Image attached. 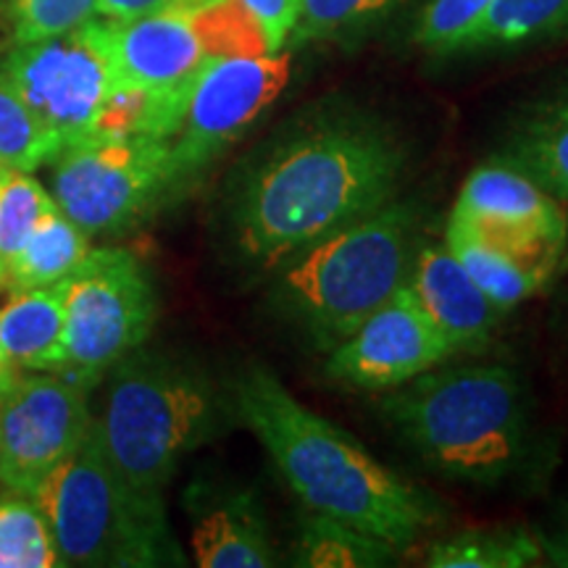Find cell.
<instances>
[{"label":"cell","instance_id":"1","mask_svg":"<svg viewBox=\"0 0 568 568\" xmlns=\"http://www.w3.org/2000/svg\"><path fill=\"white\" fill-rule=\"evenodd\" d=\"M410 153L385 119L305 113L234 176L226 222L247 264L276 268L339 226L395 201Z\"/></svg>","mask_w":568,"mask_h":568},{"label":"cell","instance_id":"2","mask_svg":"<svg viewBox=\"0 0 568 568\" xmlns=\"http://www.w3.org/2000/svg\"><path fill=\"white\" fill-rule=\"evenodd\" d=\"M240 426L264 445L301 506L339 518L406 552L443 521V506L379 464L329 418L303 406L264 364L226 376Z\"/></svg>","mask_w":568,"mask_h":568},{"label":"cell","instance_id":"3","mask_svg":"<svg viewBox=\"0 0 568 568\" xmlns=\"http://www.w3.org/2000/svg\"><path fill=\"white\" fill-rule=\"evenodd\" d=\"M382 422L437 477L495 489L535 458L524 379L503 364L435 366L376 403Z\"/></svg>","mask_w":568,"mask_h":568},{"label":"cell","instance_id":"4","mask_svg":"<svg viewBox=\"0 0 568 568\" xmlns=\"http://www.w3.org/2000/svg\"><path fill=\"white\" fill-rule=\"evenodd\" d=\"M109 374L95 422L113 466L142 493L163 495L190 453L240 426L226 379L195 355L140 345Z\"/></svg>","mask_w":568,"mask_h":568},{"label":"cell","instance_id":"5","mask_svg":"<svg viewBox=\"0 0 568 568\" xmlns=\"http://www.w3.org/2000/svg\"><path fill=\"white\" fill-rule=\"evenodd\" d=\"M418 247L422 213L389 201L276 268L272 308L326 355L408 284Z\"/></svg>","mask_w":568,"mask_h":568},{"label":"cell","instance_id":"6","mask_svg":"<svg viewBox=\"0 0 568 568\" xmlns=\"http://www.w3.org/2000/svg\"><path fill=\"white\" fill-rule=\"evenodd\" d=\"M34 506L51 529L61 566H184L159 493L130 485L105 453L98 422L71 456L34 489Z\"/></svg>","mask_w":568,"mask_h":568},{"label":"cell","instance_id":"7","mask_svg":"<svg viewBox=\"0 0 568 568\" xmlns=\"http://www.w3.org/2000/svg\"><path fill=\"white\" fill-rule=\"evenodd\" d=\"M51 163L53 201L90 237L130 232L184 195L172 140L153 134L92 138Z\"/></svg>","mask_w":568,"mask_h":568},{"label":"cell","instance_id":"8","mask_svg":"<svg viewBox=\"0 0 568 568\" xmlns=\"http://www.w3.org/2000/svg\"><path fill=\"white\" fill-rule=\"evenodd\" d=\"M67 368L95 387L126 353L145 345L159 318V287L140 255L126 247H92L63 280Z\"/></svg>","mask_w":568,"mask_h":568},{"label":"cell","instance_id":"9","mask_svg":"<svg viewBox=\"0 0 568 568\" xmlns=\"http://www.w3.org/2000/svg\"><path fill=\"white\" fill-rule=\"evenodd\" d=\"M293 74L290 53L211 55L190 90L172 153L187 193L226 148H232L272 105Z\"/></svg>","mask_w":568,"mask_h":568},{"label":"cell","instance_id":"10","mask_svg":"<svg viewBox=\"0 0 568 568\" xmlns=\"http://www.w3.org/2000/svg\"><path fill=\"white\" fill-rule=\"evenodd\" d=\"M0 71L61 148L92 138L113 90L92 19L55 38L17 45Z\"/></svg>","mask_w":568,"mask_h":568},{"label":"cell","instance_id":"11","mask_svg":"<svg viewBox=\"0 0 568 568\" xmlns=\"http://www.w3.org/2000/svg\"><path fill=\"white\" fill-rule=\"evenodd\" d=\"M88 385L55 372H24L0 403V485L32 497L95 418Z\"/></svg>","mask_w":568,"mask_h":568},{"label":"cell","instance_id":"12","mask_svg":"<svg viewBox=\"0 0 568 568\" xmlns=\"http://www.w3.org/2000/svg\"><path fill=\"white\" fill-rule=\"evenodd\" d=\"M450 345L403 284L351 337L326 353V376L355 389L385 393L450 361Z\"/></svg>","mask_w":568,"mask_h":568},{"label":"cell","instance_id":"13","mask_svg":"<svg viewBox=\"0 0 568 568\" xmlns=\"http://www.w3.org/2000/svg\"><path fill=\"white\" fill-rule=\"evenodd\" d=\"M113 88L159 98L184 116L190 90L211 59L195 11L140 19H92Z\"/></svg>","mask_w":568,"mask_h":568},{"label":"cell","instance_id":"14","mask_svg":"<svg viewBox=\"0 0 568 568\" xmlns=\"http://www.w3.org/2000/svg\"><path fill=\"white\" fill-rule=\"evenodd\" d=\"M450 219L489 243L558 266L568 245V216L558 197L503 159L468 174Z\"/></svg>","mask_w":568,"mask_h":568},{"label":"cell","instance_id":"15","mask_svg":"<svg viewBox=\"0 0 568 568\" xmlns=\"http://www.w3.org/2000/svg\"><path fill=\"white\" fill-rule=\"evenodd\" d=\"M193 558L203 568H268L280 564L261 495L226 477L193 479L182 495Z\"/></svg>","mask_w":568,"mask_h":568},{"label":"cell","instance_id":"16","mask_svg":"<svg viewBox=\"0 0 568 568\" xmlns=\"http://www.w3.org/2000/svg\"><path fill=\"white\" fill-rule=\"evenodd\" d=\"M408 287L458 355L489 345L503 311L481 293L447 245L418 247Z\"/></svg>","mask_w":568,"mask_h":568},{"label":"cell","instance_id":"17","mask_svg":"<svg viewBox=\"0 0 568 568\" xmlns=\"http://www.w3.org/2000/svg\"><path fill=\"white\" fill-rule=\"evenodd\" d=\"M0 337L19 372L67 368V303L63 280L45 287L11 290L0 305Z\"/></svg>","mask_w":568,"mask_h":568},{"label":"cell","instance_id":"18","mask_svg":"<svg viewBox=\"0 0 568 568\" xmlns=\"http://www.w3.org/2000/svg\"><path fill=\"white\" fill-rule=\"evenodd\" d=\"M445 245L503 314L535 297L558 268L556 261L535 258V255L489 243L481 234L453 219H447Z\"/></svg>","mask_w":568,"mask_h":568},{"label":"cell","instance_id":"19","mask_svg":"<svg viewBox=\"0 0 568 568\" xmlns=\"http://www.w3.org/2000/svg\"><path fill=\"white\" fill-rule=\"evenodd\" d=\"M500 159L514 163L558 201H568V92L518 116Z\"/></svg>","mask_w":568,"mask_h":568},{"label":"cell","instance_id":"20","mask_svg":"<svg viewBox=\"0 0 568 568\" xmlns=\"http://www.w3.org/2000/svg\"><path fill=\"white\" fill-rule=\"evenodd\" d=\"M90 240V234L71 222L59 203H53L6 272L3 290L11 293L67 280L92 251Z\"/></svg>","mask_w":568,"mask_h":568},{"label":"cell","instance_id":"21","mask_svg":"<svg viewBox=\"0 0 568 568\" xmlns=\"http://www.w3.org/2000/svg\"><path fill=\"white\" fill-rule=\"evenodd\" d=\"M545 564L539 529L521 524L468 527L453 531L426 550L432 568H524Z\"/></svg>","mask_w":568,"mask_h":568},{"label":"cell","instance_id":"22","mask_svg":"<svg viewBox=\"0 0 568 568\" xmlns=\"http://www.w3.org/2000/svg\"><path fill=\"white\" fill-rule=\"evenodd\" d=\"M400 556L379 537L339 521V518L305 510L297 518L295 566L303 568H382Z\"/></svg>","mask_w":568,"mask_h":568},{"label":"cell","instance_id":"23","mask_svg":"<svg viewBox=\"0 0 568 568\" xmlns=\"http://www.w3.org/2000/svg\"><path fill=\"white\" fill-rule=\"evenodd\" d=\"M568 30V0H493L450 53L518 45Z\"/></svg>","mask_w":568,"mask_h":568},{"label":"cell","instance_id":"24","mask_svg":"<svg viewBox=\"0 0 568 568\" xmlns=\"http://www.w3.org/2000/svg\"><path fill=\"white\" fill-rule=\"evenodd\" d=\"M63 151L0 71V166L38 172Z\"/></svg>","mask_w":568,"mask_h":568},{"label":"cell","instance_id":"25","mask_svg":"<svg viewBox=\"0 0 568 568\" xmlns=\"http://www.w3.org/2000/svg\"><path fill=\"white\" fill-rule=\"evenodd\" d=\"M48 521L32 497H0V568H59Z\"/></svg>","mask_w":568,"mask_h":568},{"label":"cell","instance_id":"26","mask_svg":"<svg viewBox=\"0 0 568 568\" xmlns=\"http://www.w3.org/2000/svg\"><path fill=\"white\" fill-rule=\"evenodd\" d=\"M55 201L32 172L0 166V268L3 280L34 226Z\"/></svg>","mask_w":568,"mask_h":568},{"label":"cell","instance_id":"27","mask_svg":"<svg viewBox=\"0 0 568 568\" xmlns=\"http://www.w3.org/2000/svg\"><path fill=\"white\" fill-rule=\"evenodd\" d=\"M397 6L400 0H303L301 17L287 45L297 48L305 42L361 32L389 17Z\"/></svg>","mask_w":568,"mask_h":568},{"label":"cell","instance_id":"28","mask_svg":"<svg viewBox=\"0 0 568 568\" xmlns=\"http://www.w3.org/2000/svg\"><path fill=\"white\" fill-rule=\"evenodd\" d=\"M98 17V0H9L13 42H38L71 32Z\"/></svg>","mask_w":568,"mask_h":568},{"label":"cell","instance_id":"29","mask_svg":"<svg viewBox=\"0 0 568 568\" xmlns=\"http://www.w3.org/2000/svg\"><path fill=\"white\" fill-rule=\"evenodd\" d=\"M493 0H432L416 24V42L426 51L450 53L468 27Z\"/></svg>","mask_w":568,"mask_h":568},{"label":"cell","instance_id":"30","mask_svg":"<svg viewBox=\"0 0 568 568\" xmlns=\"http://www.w3.org/2000/svg\"><path fill=\"white\" fill-rule=\"evenodd\" d=\"M264 34L266 51L280 53L287 48L297 17H301L303 0H237Z\"/></svg>","mask_w":568,"mask_h":568},{"label":"cell","instance_id":"31","mask_svg":"<svg viewBox=\"0 0 568 568\" xmlns=\"http://www.w3.org/2000/svg\"><path fill=\"white\" fill-rule=\"evenodd\" d=\"M213 0H98V17L103 19H140L155 13H190Z\"/></svg>","mask_w":568,"mask_h":568},{"label":"cell","instance_id":"32","mask_svg":"<svg viewBox=\"0 0 568 568\" xmlns=\"http://www.w3.org/2000/svg\"><path fill=\"white\" fill-rule=\"evenodd\" d=\"M539 537H542L545 564L568 568V500L556 510L548 527L539 529Z\"/></svg>","mask_w":568,"mask_h":568},{"label":"cell","instance_id":"33","mask_svg":"<svg viewBox=\"0 0 568 568\" xmlns=\"http://www.w3.org/2000/svg\"><path fill=\"white\" fill-rule=\"evenodd\" d=\"M0 287H3V284H0ZM17 376H19V368L13 366V361L9 358V353H6L3 347V337H0V403H3V397L11 393Z\"/></svg>","mask_w":568,"mask_h":568},{"label":"cell","instance_id":"34","mask_svg":"<svg viewBox=\"0 0 568 568\" xmlns=\"http://www.w3.org/2000/svg\"><path fill=\"white\" fill-rule=\"evenodd\" d=\"M560 266L568 268V245H566V251H564V258H560Z\"/></svg>","mask_w":568,"mask_h":568},{"label":"cell","instance_id":"35","mask_svg":"<svg viewBox=\"0 0 568 568\" xmlns=\"http://www.w3.org/2000/svg\"><path fill=\"white\" fill-rule=\"evenodd\" d=\"M0 284H3V268H0Z\"/></svg>","mask_w":568,"mask_h":568}]
</instances>
